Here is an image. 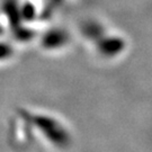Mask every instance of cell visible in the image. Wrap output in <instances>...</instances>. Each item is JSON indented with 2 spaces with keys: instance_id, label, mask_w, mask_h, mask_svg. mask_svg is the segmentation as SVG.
I'll list each match as a JSON object with an SVG mask.
<instances>
[{
  "instance_id": "7a4b0ae2",
  "label": "cell",
  "mask_w": 152,
  "mask_h": 152,
  "mask_svg": "<svg viewBox=\"0 0 152 152\" xmlns=\"http://www.w3.org/2000/svg\"><path fill=\"white\" fill-rule=\"evenodd\" d=\"M38 44L43 51H61L71 44L70 33L62 27H52L45 29L38 38Z\"/></svg>"
},
{
  "instance_id": "6da1fadb",
  "label": "cell",
  "mask_w": 152,
  "mask_h": 152,
  "mask_svg": "<svg viewBox=\"0 0 152 152\" xmlns=\"http://www.w3.org/2000/svg\"><path fill=\"white\" fill-rule=\"evenodd\" d=\"M80 29L82 36L90 42L97 55L104 59H115L127 49V41L123 35L112 32L98 20H86Z\"/></svg>"
},
{
  "instance_id": "3957f363",
  "label": "cell",
  "mask_w": 152,
  "mask_h": 152,
  "mask_svg": "<svg viewBox=\"0 0 152 152\" xmlns=\"http://www.w3.org/2000/svg\"><path fill=\"white\" fill-rule=\"evenodd\" d=\"M14 45L5 39H0V62L9 60L15 53Z\"/></svg>"
}]
</instances>
